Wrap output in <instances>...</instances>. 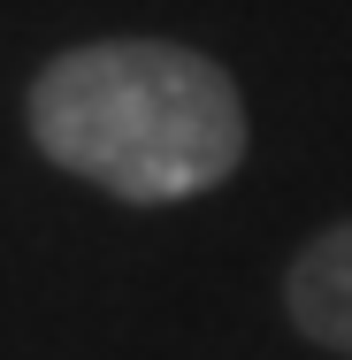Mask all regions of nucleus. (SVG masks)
<instances>
[{
    "label": "nucleus",
    "instance_id": "obj_1",
    "mask_svg": "<svg viewBox=\"0 0 352 360\" xmlns=\"http://www.w3.org/2000/svg\"><path fill=\"white\" fill-rule=\"evenodd\" d=\"M31 139L70 176L169 207L214 192L245 153V100L222 62L169 39H100L46 62L31 84Z\"/></svg>",
    "mask_w": 352,
    "mask_h": 360
},
{
    "label": "nucleus",
    "instance_id": "obj_2",
    "mask_svg": "<svg viewBox=\"0 0 352 360\" xmlns=\"http://www.w3.org/2000/svg\"><path fill=\"white\" fill-rule=\"evenodd\" d=\"M283 299H291V322H299L314 345H330V353L352 360V222L322 230V238L291 261Z\"/></svg>",
    "mask_w": 352,
    "mask_h": 360
}]
</instances>
